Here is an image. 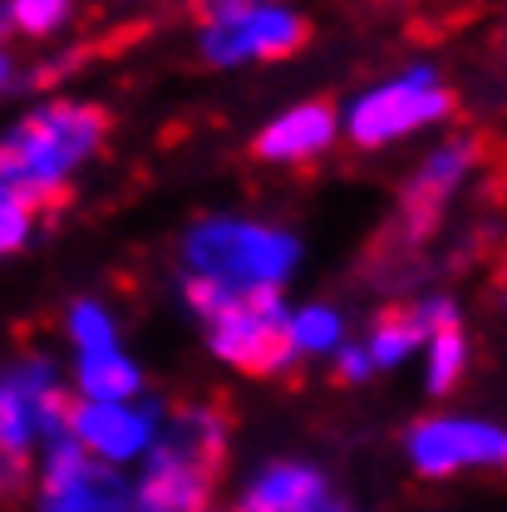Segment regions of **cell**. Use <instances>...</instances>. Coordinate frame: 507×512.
Masks as SVG:
<instances>
[{
  "label": "cell",
  "mask_w": 507,
  "mask_h": 512,
  "mask_svg": "<svg viewBox=\"0 0 507 512\" xmlns=\"http://www.w3.org/2000/svg\"><path fill=\"white\" fill-rule=\"evenodd\" d=\"M311 40V20L296 0H247L197 15V60L207 69L291 60Z\"/></svg>",
  "instance_id": "7"
},
{
  "label": "cell",
  "mask_w": 507,
  "mask_h": 512,
  "mask_svg": "<svg viewBox=\"0 0 507 512\" xmlns=\"http://www.w3.org/2000/svg\"><path fill=\"white\" fill-rule=\"evenodd\" d=\"M163 404L158 399H124V404H89V399H69V414H64V434L84 448L89 458L109 463V468H133L153 439L163 429Z\"/></svg>",
  "instance_id": "11"
},
{
  "label": "cell",
  "mask_w": 507,
  "mask_h": 512,
  "mask_svg": "<svg viewBox=\"0 0 507 512\" xmlns=\"http://www.w3.org/2000/svg\"><path fill=\"white\" fill-rule=\"evenodd\" d=\"M109 109L94 99H40L0 133V188L30 202L35 212L55 207L69 183L99 158L109 138Z\"/></svg>",
  "instance_id": "1"
},
{
  "label": "cell",
  "mask_w": 507,
  "mask_h": 512,
  "mask_svg": "<svg viewBox=\"0 0 507 512\" xmlns=\"http://www.w3.org/2000/svg\"><path fill=\"white\" fill-rule=\"evenodd\" d=\"M424 389L429 394H448V389H458L463 380V370H468V335H463V320L448 316L429 340H424Z\"/></svg>",
  "instance_id": "18"
},
{
  "label": "cell",
  "mask_w": 507,
  "mask_h": 512,
  "mask_svg": "<svg viewBox=\"0 0 507 512\" xmlns=\"http://www.w3.org/2000/svg\"><path fill=\"white\" fill-rule=\"evenodd\" d=\"M448 119H453L448 79L439 74V64L414 60L350 94V104L340 109V138L355 143L360 153H380V148L409 143Z\"/></svg>",
  "instance_id": "6"
},
{
  "label": "cell",
  "mask_w": 507,
  "mask_h": 512,
  "mask_svg": "<svg viewBox=\"0 0 507 512\" xmlns=\"http://www.w3.org/2000/svg\"><path fill=\"white\" fill-rule=\"evenodd\" d=\"M503 453L507 434L493 419H473V414H429V419L409 424V434H404L409 468L429 483L473 473V468H498Z\"/></svg>",
  "instance_id": "9"
},
{
  "label": "cell",
  "mask_w": 507,
  "mask_h": 512,
  "mask_svg": "<svg viewBox=\"0 0 507 512\" xmlns=\"http://www.w3.org/2000/svg\"><path fill=\"white\" fill-rule=\"evenodd\" d=\"M448 316H458V306L448 296H429V301H414V306H389L375 316V325L365 330L360 350L370 360V370H399L404 360H414L424 350V340L444 325Z\"/></svg>",
  "instance_id": "14"
},
{
  "label": "cell",
  "mask_w": 507,
  "mask_h": 512,
  "mask_svg": "<svg viewBox=\"0 0 507 512\" xmlns=\"http://www.w3.org/2000/svg\"><path fill=\"white\" fill-rule=\"evenodd\" d=\"M232 453V424L212 404L163 414L153 448L128 478V512H217V483Z\"/></svg>",
  "instance_id": "2"
},
{
  "label": "cell",
  "mask_w": 507,
  "mask_h": 512,
  "mask_svg": "<svg viewBox=\"0 0 507 512\" xmlns=\"http://www.w3.org/2000/svg\"><path fill=\"white\" fill-rule=\"evenodd\" d=\"M69 389L50 355H20L0 365V498L35 483V458L64 434Z\"/></svg>",
  "instance_id": "5"
},
{
  "label": "cell",
  "mask_w": 507,
  "mask_h": 512,
  "mask_svg": "<svg viewBox=\"0 0 507 512\" xmlns=\"http://www.w3.org/2000/svg\"><path fill=\"white\" fill-rule=\"evenodd\" d=\"M35 498L40 512H128V478L60 434L35 458Z\"/></svg>",
  "instance_id": "8"
},
{
  "label": "cell",
  "mask_w": 507,
  "mask_h": 512,
  "mask_svg": "<svg viewBox=\"0 0 507 512\" xmlns=\"http://www.w3.org/2000/svg\"><path fill=\"white\" fill-rule=\"evenodd\" d=\"M197 5V15H207V10H217V5H247V0H192Z\"/></svg>",
  "instance_id": "23"
},
{
  "label": "cell",
  "mask_w": 507,
  "mask_h": 512,
  "mask_svg": "<svg viewBox=\"0 0 507 512\" xmlns=\"http://www.w3.org/2000/svg\"><path fill=\"white\" fill-rule=\"evenodd\" d=\"M124 5H138V0H124Z\"/></svg>",
  "instance_id": "24"
},
{
  "label": "cell",
  "mask_w": 507,
  "mask_h": 512,
  "mask_svg": "<svg viewBox=\"0 0 507 512\" xmlns=\"http://www.w3.org/2000/svg\"><path fill=\"white\" fill-rule=\"evenodd\" d=\"M503 463H507V453H503Z\"/></svg>",
  "instance_id": "25"
},
{
  "label": "cell",
  "mask_w": 507,
  "mask_h": 512,
  "mask_svg": "<svg viewBox=\"0 0 507 512\" xmlns=\"http://www.w3.org/2000/svg\"><path fill=\"white\" fill-rule=\"evenodd\" d=\"M35 222H40V212L30 202H20L15 192L0 188V261L5 256H20L35 242Z\"/></svg>",
  "instance_id": "20"
},
{
  "label": "cell",
  "mask_w": 507,
  "mask_h": 512,
  "mask_svg": "<svg viewBox=\"0 0 507 512\" xmlns=\"http://www.w3.org/2000/svg\"><path fill=\"white\" fill-rule=\"evenodd\" d=\"M183 306H188L202 335H207V350L252 375V380H266V375H281L291 370V345H286V301L281 291H252V296H232L222 286H207V281H192L183 276Z\"/></svg>",
  "instance_id": "4"
},
{
  "label": "cell",
  "mask_w": 507,
  "mask_h": 512,
  "mask_svg": "<svg viewBox=\"0 0 507 512\" xmlns=\"http://www.w3.org/2000/svg\"><path fill=\"white\" fill-rule=\"evenodd\" d=\"M64 335L74 350H109V345H124L119 340V320L104 301L94 296H79L69 311H64Z\"/></svg>",
  "instance_id": "19"
},
{
  "label": "cell",
  "mask_w": 507,
  "mask_h": 512,
  "mask_svg": "<svg viewBox=\"0 0 507 512\" xmlns=\"http://www.w3.org/2000/svg\"><path fill=\"white\" fill-rule=\"evenodd\" d=\"M483 168V143L473 133H448L439 138L409 173V183L399 192V232L409 242H424L439 222H444L448 202L463 192V183Z\"/></svg>",
  "instance_id": "10"
},
{
  "label": "cell",
  "mask_w": 507,
  "mask_h": 512,
  "mask_svg": "<svg viewBox=\"0 0 507 512\" xmlns=\"http://www.w3.org/2000/svg\"><path fill=\"white\" fill-rule=\"evenodd\" d=\"M330 360H335V375H340V380H350V384L375 375V370H370V360H365V350H360V340H345Z\"/></svg>",
  "instance_id": "21"
},
{
  "label": "cell",
  "mask_w": 507,
  "mask_h": 512,
  "mask_svg": "<svg viewBox=\"0 0 507 512\" xmlns=\"http://www.w3.org/2000/svg\"><path fill=\"white\" fill-rule=\"evenodd\" d=\"M335 143H340V109L325 99H301L256 128L252 153L276 168H301V163L325 158Z\"/></svg>",
  "instance_id": "13"
},
{
  "label": "cell",
  "mask_w": 507,
  "mask_h": 512,
  "mask_svg": "<svg viewBox=\"0 0 507 512\" xmlns=\"http://www.w3.org/2000/svg\"><path fill=\"white\" fill-rule=\"evenodd\" d=\"M301 266V242L286 227L252 217H202L183 237V276L222 286L232 296L286 291Z\"/></svg>",
  "instance_id": "3"
},
{
  "label": "cell",
  "mask_w": 507,
  "mask_h": 512,
  "mask_svg": "<svg viewBox=\"0 0 507 512\" xmlns=\"http://www.w3.org/2000/svg\"><path fill=\"white\" fill-rule=\"evenodd\" d=\"M345 340H350L345 316H340L335 306H325V301H311V306H301V311L286 316V345H291V360H296V365H301V360L335 355Z\"/></svg>",
  "instance_id": "17"
},
{
  "label": "cell",
  "mask_w": 507,
  "mask_h": 512,
  "mask_svg": "<svg viewBox=\"0 0 507 512\" xmlns=\"http://www.w3.org/2000/svg\"><path fill=\"white\" fill-rule=\"evenodd\" d=\"M227 512H350L330 488L325 468L306 458H271L242 483Z\"/></svg>",
  "instance_id": "12"
},
{
  "label": "cell",
  "mask_w": 507,
  "mask_h": 512,
  "mask_svg": "<svg viewBox=\"0 0 507 512\" xmlns=\"http://www.w3.org/2000/svg\"><path fill=\"white\" fill-rule=\"evenodd\" d=\"M143 365L128 355L124 345L109 350H74L69 360V389L89 404H124V399H143Z\"/></svg>",
  "instance_id": "15"
},
{
  "label": "cell",
  "mask_w": 507,
  "mask_h": 512,
  "mask_svg": "<svg viewBox=\"0 0 507 512\" xmlns=\"http://www.w3.org/2000/svg\"><path fill=\"white\" fill-rule=\"evenodd\" d=\"M79 0H0V40L50 45L74 25Z\"/></svg>",
  "instance_id": "16"
},
{
  "label": "cell",
  "mask_w": 507,
  "mask_h": 512,
  "mask_svg": "<svg viewBox=\"0 0 507 512\" xmlns=\"http://www.w3.org/2000/svg\"><path fill=\"white\" fill-rule=\"evenodd\" d=\"M15 74H20V69H15V55H10V45L0 40V94L15 89Z\"/></svg>",
  "instance_id": "22"
}]
</instances>
